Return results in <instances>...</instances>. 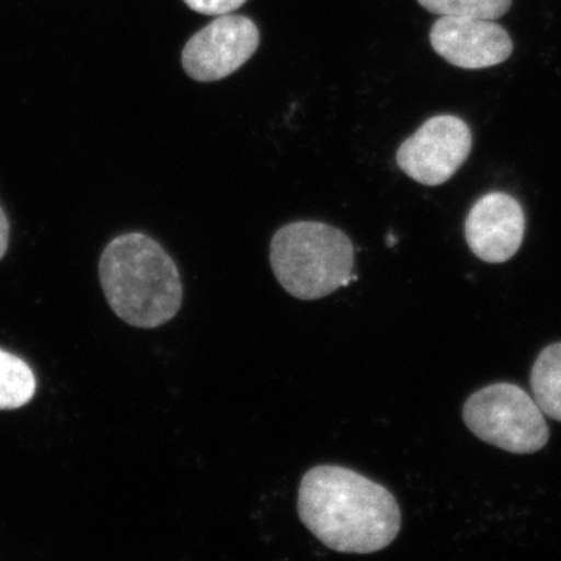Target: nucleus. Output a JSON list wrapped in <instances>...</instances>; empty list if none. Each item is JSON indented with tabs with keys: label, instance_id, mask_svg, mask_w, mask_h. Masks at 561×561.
I'll use <instances>...</instances> for the list:
<instances>
[{
	"label": "nucleus",
	"instance_id": "obj_1",
	"mask_svg": "<svg viewBox=\"0 0 561 561\" xmlns=\"http://www.w3.org/2000/svg\"><path fill=\"white\" fill-rule=\"evenodd\" d=\"M298 516L313 537L342 553L382 551L401 530L400 505L393 494L335 465L306 472L298 489Z\"/></svg>",
	"mask_w": 561,
	"mask_h": 561
},
{
	"label": "nucleus",
	"instance_id": "obj_8",
	"mask_svg": "<svg viewBox=\"0 0 561 561\" xmlns=\"http://www.w3.org/2000/svg\"><path fill=\"white\" fill-rule=\"evenodd\" d=\"M526 231L523 206L512 195L491 192L472 206L465 221V238L479 260L501 264L515 256Z\"/></svg>",
	"mask_w": 561,
	"mask_h": 561
},
{
	"label": "nucleus",
	"instance_id": "obj_4",
	"mask_svg": "<svg viewBox=\"0 0 561 561\" xmlns=\"http://www.w3.org/2000/svg\"><path fill=\"white\" fill-rule=\"evenodd\" d=\"M468 430L482 442L512 454H534L549 442L545 413L522 387L493 383L463 405Z\"/></svg>",
	"mask_w": 561,
	"mask_h": 561
},
{
	"label": "nucleus",
	"instance_id": "obj_7",
	"mask_svg": "<svg viewBox=\"0 0 561 561\" xmlns=\"http://www.w3.org/2000/svg\"><path fill=\"white\" fill-rule=\"evenodd\" d=\"M434 50L449 65L461 69H483L511 57L513 43L507 31L491 20L470 16H440L431 31Z\"/></svg>",
	"mask_w": 561,
	"mask_h": 561
},
{
	"label": "nucleus",
	"instance_id": "obj_13",
	"mask_svg": "<svg viewBox=\"0 0 561 561\" xmlns=\"http://www.w3.org/2000/svg\"><path fill=\"white\" fill-rule=\"evenodd\" d=\"M10 239V224L7 219L5 213L0 208V260L5 256L7 250H9Z\"/></svg>",
	"mask_w": 561,
	"mask_h": 561
},
{
	"label": "nucleus",
	"instance_id": "obj_6",
	"mask_svg": "<svg viewBox=\"0 0 561 561\" xmlns=\"http://www.w3.org/2000/svg\"><path fill=\"white\" fill-rule=\"evenodd\" d=\"M256 24L241 14H220L184 46L181 62L192 80L219 81L241 69L260 47Z\"/></svg>",
	"mask_w": 561,
	"mask_h": 561
},
{
	"label": "nucleus",
	"instance_id": "obj_5",
	"mask_svg": "<svg viewBox=\"0 0 561 561\" xmlns=\"http://www.w3.org/2000/svg\"><path fill=\"white\" fill-rule=\"evenodd\" d=\"M472 135L463 121L449 114L424 122L397 151V164L409 179L424 186L451 180L470 157Z\"/></svg>",
	"mask_w": 561,
	"mask_h": 561
},
{
	"label": "nucleus",
	"instance_id": "obj_3",
	"mask_svg": "<svg viewBox=\"0 0 561 561\" xmlns=\"http://www.w3.org/2000/svg\"><path fill=\"white\" fill-rule=\"evenodd\" d=\"M271 265L283 289L298 300H320L356 279L354 245L345 232L321 221H294L271 243Z\"/></svg>",
	"mask_w": 561,
	"mask_h": 561
},
{
	"label": "nucleus",
	"instance_id": "obj_10",
	"mask_svg": "<svg viewBox=\"0 0 561 561\" xmlns=\"http://www.w3.org/2000/svg\"><path fill=\"white\" fill-rule=\"evenodd\" d=\"M35 391L32 368L14 354L0 350V411H13L28 404Z\"/></svg>",
	"mask_w": 561,
	"mask_h": 561
},
{
	"label": "nucleus",
	"instance_id": "obj_9",
	"mask_svg": "<svg viewBox=\"0 0 561 561\" xmlns=\"http://www.w3.org/2000/svg\"><path fill=\"white\" fill-rule=\"evenodd\" d=\"M530 386L541 412L561 421V342L541 351L531 368Z\"/></svg>",
	"mask_w": 561,
	"mask_h": 561
},
{
	"label": "nucleus",
	"instance_id": "obj_12",
	"mask_svg": "<svg viewBox=\"0 0 561 561\" xmlns=\"http://www.w3.org/2000/svg\"><path fill=\"white\" fill-rule=\"evenodd\" d=\"M245 2L247 0H184L191 10L208 14V16L232 13V11L241 9Z\"/></svg>",
	"mask_w": 561,
	"mask_h": 561
},
{
	"label": "nucleus",
	"instance_id": "obj_2",
	"mask_svg": "<svg viewBox=\"0 0 561 561\" xmlns=\"http://www.w3.org/2000/svg\"><path fill=\"white\" fill-rule=\"evenodd\" d=\"M103 294L125 323L153 330L171 321L183 302V283L175 261L149 236H119L99 262Z\"/></svg>",
	"mask_w": 561,
	"mask_h": 561
},
{
	"label": "nucleus",
	"instance_id": "obj_11",
	"mask_svg": "<svg viewBox=\"0 0 561 561\" xmlns=\"http://www.w3.org/2000/svg\"><path fill=\"white\" fill-rule=\"evenodd\" d=\"M431 13L438 16H470L500 20L512 7V0H419Z\"/></svg>",
	"mask_w": 561,
	"mask_h": 561
}]
</instances>
